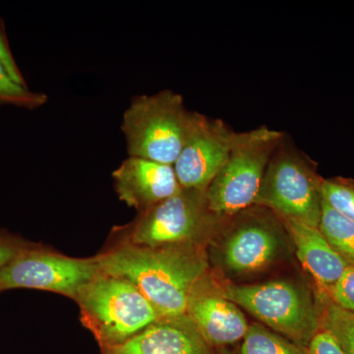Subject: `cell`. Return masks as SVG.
<instances>
[{"label":"cell","instance_id":"obj_22","mask_svg":"<svg viewBox=\"0 0 354 354\" xmlns=\"http://www.w3.org/2000/svg\"><path fill=\"white\" fill-rule=\"evenodd\" d=\"M27 242L15 235L0 232V270L15 257Z\"/></svg>","mask_w":354,"mask_h":354},{"label":"cell","instance_id":"obj_13","mask_svg":"<svg viewBox=\"0 0 354 354\" xmlns=\"http://www.w3.org/2000/svg\"><path fill=\"white\" fill-rule=\"evenodd\" d=\"M279 251V235L270 223L246 221L228 236L223 247V264L234 274L261 271L276 259Z\"/></svg>","mask_w":354,"mask_h":354},{"label":"cell","instance_id":"obj_16","mask_svg":"<svg viewBox=\"0 0 354 354\" xmlns=\"http://www.w3.org/2000/svg\"><path fill=\"white\" fill-rule=\"evenodd\" d=\"M321 326L329 330L346 354H354V313L335 305L327 293L321 297Z\"/></svg>","mask_w":354,"mask_h":354},{"label":"cell","instance_id":"obj_6","mask_svg":"<svg viewBox=\"0 0 354 354\" xmlns=\"http://www.w3.org/2000/svg\"><path fill=\"white\" fill-rule=\"evenodd\" d=\"M221 295L304 348L322 328L320 307L304 290L288 281L230 285Z\"/></svg>","mask_w":354,"mask_h":354},{"label":"cell","instance_id":"obj_5","mask_svg":"<svg viewBox=\"0 0 354 354\" xmlns=\"http://www.w3.org/2000/svg\"><path fill=\"white\" fill-rule=\"evenodd\" d=\"M216 216L209 211L204 191L181 187L146 211L138 213L131 223L116 227V243L160 248L200 245Z\"/></svg>","mask_w":354,"mask_h":354},{"label":"cell","instance_id":"obj_17","mask_svg":"<svg viewBox=\"0 0 354 354\" xmlns=\"http://www.w3.org/2000/svg\"><path fill=\"white\" fill-rule=\"evenodd\" d=\"M239 354H308V351L262 325L254 324L249 326Z\"/></svg>","mask_w":354,"mask_h":354},{"label":"cell","instance_id":"obj_18","mask_svg":"<svg viewBox=\"0 0 354 354\" xmlns=\"http://www.w3.org/2000/svg\"><path fill=\"white\" fill-rule=\"evenodd\" d=\"M48 102V95L30 91L9 75L0 62V104H10L26 109H38Z\"/></svg>","mask_w":354,"mask_h":354},{"label":"cell","instance_id":"obj_19","mask_svg":"<svg viewBox=\"0 0 354 354\" xmlns=\"http://www.w3.org/2000/svg\"><path fill=\"white\" fill-rule=\"evenodd\" d=\"M321 193L324 201L339 214L354 221V180L353 179H323Z\"/></svg>","mask_w":354,"mask_h":354},{"label":"cell","instance_id":"obj_14","mask_svg":"<svg viewBox=\"0 0 354 354\" xmlns=\"http://www.w3.org/2000/svg\"><path fill=\"white\" fill-rule=\"evenodd\" d=\"M279 218L295 243L298 260L321 286L329 290L348 267L346 261L333 248L319 227L291 218Z\"/></svg>","mask_w":354,"mask_h":354},{"label":"cell","instance_id":"obj_23","mask_svg":"<svg viewBox=\"0 0 354 354\" xmlns=\"http://www.w3.org/2000/svg\"><path fill=\"white\" fill-rule=\"evenodd\" d=\"M0 62L6 66L9 75L12 77L15 82L27 87V84H26L24 78H23V75L21 74L17 64H16L12 53H11L8 41H7L6 35L2 31L1 27H0Z\"/></svg>","mask_w":354,"mask_h":354},{"label":"cell","instance_id":"obj_12","mask_svg":"<svg viewBox=\"0 0 354 354\" xmlns=\"http://www.w3.org/2000/svg\"><path fill=\"white\" fill-rule=\"evenodd\" d=\"M102 354H212L187 316L162 318Z\"/></svg>","mask_w":354,"mask_h":354},{"label":"cell","instance_id":"obj_2","mask_svg":"<svg viewBox=\"0 0 354 354\" xmlns=\"http://www.w3.org/2000/svg\"><path fill=\"white\" fill-rule=\"evenodd\" d=\"M195 115L185 108L183 95L171 90L133 97L121 123L128 157L174 165L189 137Z\"/></svg>","mask_w":354,"mask_h":354},{"label":"cell","instance_id":"obj_10","mask_svg":"<svg viewBox=\"0 0 354 354\" xmlns=\"http://www.w3.org/2000/svg\"><path fill=\"white\" fill-rule=\"evenodd\" d=\"M114 189L121 201L138 213L174 196L179 185L174 165L128 157L113 172Z\"/></svg>","mask_w":354,"mask_h":354},{"label":"cell","instance_id":"obj_20","mask_svg":"<svg viewBox=\"0 0 354 354\" xmlns=\"http://www.w3.org/2000/svg\"><path fill=\"white\" fill-rule=\"evenodd\" d=\"M327 295L335 305L354 313V266L346 268Z\"/></svg>","mask_w":354,"mask_h":354},{"label":"cell","instance_id":"obj_11","mask_svg":"<svg viewBox=\"0 0 354 354\" xmlns=\"http://www.w3.org/2000/svg\"><path fill=\"white\" fill-rule=\"evenodd\" d=\"M204 279L191 293L185 315L208 346H225L245 337L249 325L234 302L206 288Z\"/></svg>","mask_w":354,"mask_h":354},{"label":"cell","instance_id":"obj_4","mask_svg":"<svg viewBox=\"0 0 354 354\" xmlns=\"http://www.w3.org/2000/svg\"><path fill=\"white\" fill-rule=\"evenodd\" d=\"M283 137L267 127L237 133L227 162L206 190L212 215L227 218L255 205L266 169Z\"/></svg>","mask_w":354,"mask_h":354},{"label":"cell","instance_id":"obj_9","mask_svg":"<svg viewBox=\"0 0 354 354\" xmlns=\"http://www.w3.org/2000/svg\"><path fill=\"white\" fill-rule=\"evenodd\" d=\"M237 133L221 120L196 113L189 137L174 165L179 185L206 192L227 162Z\"/></svg>","mask_w":354,"mask_h":354},{"label":"cell","instance_id":"obj_21","mask_svg":"<svg viewBox=\"0 0 354 354\" xmlns=\"http://www.w3.org/2000/svg\"><path fill=\"white\" fill-rule=\"evenodd\" d=\"M307 351L308 354H346L334 335L323 328L312 337L307 346Z\"/></svg>","mask_w":354,"mask_h":354},{"label":"cell","instance_id":"obj_3","mask_svg":"<svg viewBox=\"0 0 354 354\" xmlns=\"http://www.w3.org/2000/svg\"><path fill=\"white\" fill-rule=\"evenodd\" d=\"M81 322L102 348L128 341L162 319L136 286L102 272L74 300Z\"/></svg>","mask_w":354,"mask_h":354},{"label":"cell","instance_id":"obj_1","mask_svg":"<svg viewBox=\"0 0 354 354\" xmlns=\"http://www.w3.org/2000/svg\"><path fill=\"white\" fill-rule=\"evenodd\" d=\"M97 258L102 272L136 286L162 318L185 315L191 293L208 268L200 245L148 248L115 243Z\"/></svg>","mask_w":354,"mask_h":354},{"label":"cell","instance_id":"obj_8","mask_svg":"<svg viewBox=\"0 0 354 354\" xmlns=\"http://www.w3.org/2000/svg\"><path fill=\"white\" fill-rule=\"evenodd\" d=\"M97 256L74 258L37 244H27L0 270V292L14 288L50 291L75 300L101 274Z\"/></svg>","mask_w":354,"mask_h":354},{"label":"cell","instance_id":"obj_7","mask_svg":"<svg viewBox=\"0 0 354 354\" xmlns=\"http://www.w3.org/2000/svg\"><path fill=\"white\" fill-rule=\"evenodd\" d=\"M302 155L281 141L266 169L255 205L271 209L279 218L318 227L323 178Z\"/></svg>","mask_w":354,"mask_h":354},{"label":"cell","instance_id":"obj_15","mask_svg":"<svg viewBox=\"0 0 354 354\" xmlns=\"http://www.w3.org/2000/svg\"><path fill=\"white\" fill-rule=\"evenodd\" d=\"M319 230L349 266H354V221L323 200Z\"/></svg>","mask_w":354,"mask_h":354}]
</instances>
